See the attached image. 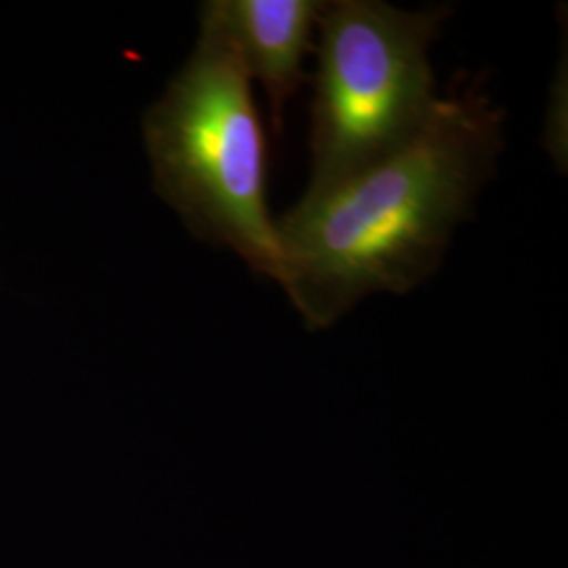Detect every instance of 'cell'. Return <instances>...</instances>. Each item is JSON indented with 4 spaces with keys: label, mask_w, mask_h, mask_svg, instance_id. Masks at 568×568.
<instances>
[{
    "label": "cell",
    "mask_w": 568,
    "mask_h": 568,
    "mask_svg": "<svg viewBox=\"0 0 568 568\" xmlns=\"http://www.w3.org/2000/svg\"><path fill=\"white\" fill-rule=\"evenodd\" d=\"M485 84L457 74L417 138L347 182L304 194L276 222L281 286L307 328L335 325L373 293L405 295L438 270L506 148V116Z\"/></svg>",
    "instance_id": "obj_1"
},
{
    "label": "cell",
    "mask_w": 568,
    "mask_h": 568,
    "mask_svg": "<svg viewBox=\"0 0 568 568\" xmlns=\"http://www.w3.org/2000/svg\"><path fill=\"white\" fill-rule=\"evenodd\" d=\"M166 187L203 236L283 283L276 222L265 203V135L251 79L230 42L203 37L150 122Z\"/></svg>",
    "instance_id": "obj_3"
},
{
    "label": "cell",
    "mask_w": 568,
    "mask_h": 568,
    "mask_svg": "<svg viewBox=\"0 0 568 568\" xmlns=\"http://www.w3.org/2000/svg\"><path fill=\"white\" fill-rule=\"evenodd\" d=\"M321 0H215L204 4L203 23L215 28L262 84L272 129L283 131L286 103L305 82V55L314 49Z\"/></svg>",
    "instance_id": "obj_4"
},
{
    "label": "cell",
    "mask_w": 568,
    "mask_h": 568,
    "mask_svg": "<svg viewBox=\"0 0 568 568\" xmlns=\"http://www.w3.org/2000/svg\"><path fill=\"white\" fill-rule=\"evenodd\" d=\"M450 11L382 0L323 4L305 194L347 182L419 135L440 100L429 49Z\"/></svg>",
    "instance_id": "obj_2"
}]
</instances>
